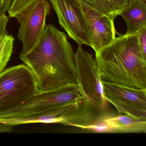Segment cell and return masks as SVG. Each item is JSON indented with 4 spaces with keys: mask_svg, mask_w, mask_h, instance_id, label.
<instances>
[{
    "mask_svg": "<svg viewBox=\"0 0 146 146\" xmlns=\"http://www.w3.org/2000/svg\"><path fill=\"white\" fill-rule=\"evenodd\" d=\"M4 2L5 0H0V17L5 13L4 12Z\"/></svg>",
    "mask_w": 146,
    "mask_h": 146,
    "instance_id": "cell-20",
    "label": "cell"
},
{
    "mask_svg": "<svg viewBox=\"0 0 146 146\" xmlns=\"http://www.w3.org/2000/svg\"><path fill=\"white\" fill-rule=\"evenodd\" d=\"M93 10L114 20L128 4L127 0H80Z\"/></svg>",
    "mask_w": 146,
    "mask_h": 146,
    "instance_id": "cell-12",
    "label": "cell"
},
{
    "mask_svg": "<svg viewBox=\"0 0 146 146\" xmlns=\"http://www.w3.org/2000/svg\"><path fill=\"white\" fill-rule=\"evenodd\" d=\"M61 27L78 46H91L87 21L80 0H50Z\"/></svg>",
    "mask_w": 146,
    "mask_h": 146,
    "instance_id": "cell-7",
    "label": "cell"
},
{
    "mask_svg": "<svg viewBox=\"0 0 146 146\" xmlns=\"http://www.w3.org/2000/svg\"><path fill=\"white\" fill-rule=\"evenodd\" d=\"M72 126L79 127L94 133H113L112 129L104 120L103 117L91 123L73 124Z\"/></svg>",
    "mask_w": 146,
    "mask_h": 146,
    "instance_id": "cell-14",
    "label": "cell"
},
{
    "mask_svg": "<svg viewBox=\"0 0 146 146\" xmlns=\"http://www.w3.org/2000/svg\"><path fill=\"white\" fill-rule=\"evenodd\" d=\"M103 95L119 114L146 120V90L102 82Z\"/></svg>",
    "mask_w": 146,
    "mask_h": 146,
    "instance_id": "cell-8",
    "label": "cell"
},
{
    "mask_svg": "<svg viewBox=\"0 0 146 146\" xmlns=\"http://www.w3.org/2000/svg\"><path fill=\"white\" fill-rule=\"evenodd\" d=\"M20 59L31 70L39 91L77 85L76 54L65 33L47 25L35 46Z\"/></svg>",
    "mask_w": 146,
    "mask_h": 146,
    "instance_id": "cell-1",
    "label": "cell"
},
{
    "mask_svg": "<svg viewBox=\"0 0 146 146\" xmlns=\"http://www.w3.org/2000/svg\"><path fill=\"white\" fill-rule=\"evenodd\" d=\"M127 25L125 35H135L146 28V1L128 2L120 14Z\"/></svg>",
    "mask_w": 146,
    "mask_h": 146,
    "instance_id": "cell-10",
    "label": "cell"
},
{
    "mask_svg": "<svg viewBox=\"0 0 146 146\" xmlns=\"http://www.w3.org/2000/svg\"><path fill=\"white\" fill-rule=\"evenodd\" d=\"M38 1L40 0H14L7 11L9 17H15V16L23 9Z\"/></svg>",
    "mask_w": 146,
    "mask_h": 146,
    "instance_id": "cell-15",
    "label": "cell"
},
{
    "mask_svg": "<svg viewBox=\"0 0 146 146\" xmlns=\"http://www.w3.org/2000/svg\"><path fill=\"white\" fill-rule=\"evenodd\" d=\"M14 0H5L4 2V12L5 13L9 10V8L13 3Z\"/></svg>",
    "mask_w": 146,
    "mask_h": 146,
    "instance_id": "cell-19",
    "label": "cell"
},
{
    "mask_svg": "<svg viewBox=\"0 0 146 146\" xmlns=\"http://www.w3.org/2000/svg\"><path fill=\"white\" fill-rule=\"evenodd\" d=\"M8 17L5 13L0 17V36L6 32V29L8 22Z\"/></svg>",
    "mask_w": 146,
    "mask_h": 146,
    "instance_id": "cell-17",
    "label": "cell"
},
{
    "mask_svg": "<svg viewBox=\"0 0 146 146\" xmlns=\"http://www.w3.org/2000/svg\"><path fill=\"white\" fill-rule=\"evenodd\" d=\"M81 2V1H80ZM90 36L91 47L96 53L114 41L117 34L114 20L81 2Z\"/></svg>",
    "mask_w": 146,
    "mask_h": 146,
    "instance_id": "cell-9",
    "label": "cell"
},
{
    "mask_svg": "<svg viewBox=\"0 0 146 146\" xmlns=\"http://www.w3.org/2000/svg\"><path fill=\"white\" fill-rule=\"evenodd\" d=\"M38 92L35 76L26 65L6 69L0 74V113L18 106Z\"/></svg>",
    "mask_w": 146,
    "mask_h": 146,
    "instance_id": "cell-3",
    "label": "cell"
},
{
    "mask_svg": "<svg viewBox=\"0 0 146 146\" xmlns=\"http://www.w3.org/2000/svg\"><path fill=\"white\" fill-rule=\"evenodd\" d=\"M82 102L77 85H67L53 90L39 91L18 106L0 113V119L37 114L60 105Z\"/></svg>",
    "mask_w": 146,
    "mask_h": 146,
    "instance_id": "cell-5",
    "label": "cell"
},
{
    "mask_svg": "<svg viewBox=\"0 0 146 146\" xmlns=\"http://www.w3.org/2000/svg\"><path fill=\"white\" fill-rule=\"evenodd\" d=\"M76 54L77 82L84 105L105 111L108 102L103 95L99 68L93 55L81 46Z\"/></svg>",
    "mask_w": 146,
    "mask_h": 146,
    "instance_id": "cell-4",
    "label": "cell"
},
{
    "mask_svg": "<svg viewBox=\"0 0 146 146\" xmlns=\"http://www.w3.org/2000/svg\"><path fill=\"white\" fill-rule=\"evenodd\" d=\"M50 10L48 0H40L15 16L19 24L18 37L23 45L20 54L26 53L36 44L46 27V19Z\"/></svg>",
    "mask_w": 146,
    "mask_h": 146,
    "instance_id": "cell-6",
    "label": "cell"
},
{
    "mask_svg": "<svg viewBox=\"0 0 146 146\" xmlns=\"http://www.w3.org/2000/svg\"><path fill=\"white\" fill-rule=\"evenodd\" d=\"M95 60L102 82L146 90V56L137 34L119 35L96 53Z\"/></svg>",
    "mask_w": 146,
    "mask_h": 146,
    "instance_id": "cell-2",
    "label": "cell"
},
{
    "mask_svg": "<svg viewBox=\"0 0 146 146\" xmlns=\"http://www.w3.org/2000/svg\"><path fill=\"white\" fill-rule=\"evenodd\" d=\"M139 46L143 55L146 56V28L137 33Z\"/></svg>",
    "mask_w": 146,
    "mask_h": 146,
    "instance_id": "cell-16",
    "label": "cell"
},
{
    "mask_svg": "<svg viewBox=\"0 0 146 146\" xmlns=\"http://www.w3.org/2000/svg\"><path fill=\"white\" fill-rule=\"evenodd\" d=\"M146 1V0H127V1L128 2H132V1Z\"/></svg>",
    "mask_w": 146,
    "mask_h": 146,
    "instance_id": "cell-21",
    "label": "cell"
},
{
    "mask_svg": "<svg viewBox=\"0 0 146 146\" xmlns=\"http://www.w3.org/2000/svg\"><path fill=\"white\" fill-rule=\"evenodd\" d=\"M13 127L10 125H0V132H10L13 131Z\"/></svg>",
    "mask_w": 146,
    "mask_h": 146,
    "instance_id": "cell-18",
    "label": "cell"
},
{
    "mask_svg": "<svg viewBox=\"0 0 146 146\" xmlns=\"http://www.w3.org/2000/svg\"><path fill=\"white\" fill-rule=\"evenodd\" d=\"M14 37L6 32L0 36V74L5 70L13 51Z\"/></svg>",
    "mask_w": 146,
    "mask_h": 146,
    "instance_id": "cell-13",
    "label": "cell"
},
{
    "mask_svg": "<svg viewBox=\"0 0 146 146\" xmlns=\"http://www.w3.org/2000/svg\"><path fill=\"white\" fill-rule=\"evenodd\" d=\"M113 133H145L146 120H141L128 115L103 117Z\"/></svg>",
    "mask_w": 146,
    "mask_h": 146,
    "instance_id": "cell-11",
    "label": "cell"
}]
</instances>
